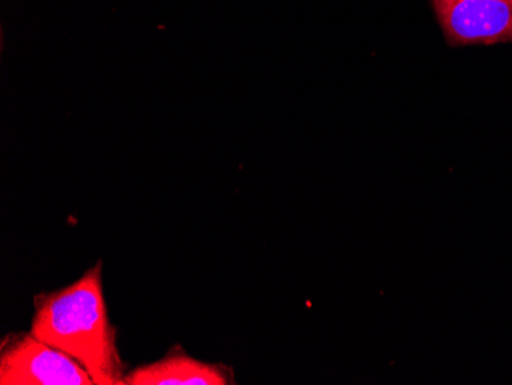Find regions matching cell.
<instances>
[{"label":"cell","instance_id":"obj_2","mask_svg":"<svg viewBox=\"0 0 512 385\" xmlns=\"http://www.w3.org/2000/svg\"><path fill=\"white\" fill-rule=\"evenodd\" d=\"M2 385H96L73 356L31 332L8 333L0 343Z\"/></svg>","mask_w":512,"mask_h":385},{"label":"cell","instance_id":"obj_4","mask_svg":"<svg viewBox=\"0 0 512 385\" xmlns=\"http://www.w3.org/2000/svg\"><path fill=\"white\" fill-rule=\"evenodd\" d=\"M234 370L217 362L192 358L175 346L163 358L135 367L125 376V385H234Z\"/></svg>","mask_w":512,"mask_h":385},{"label":"cell","instance_id":"obj_3","mask_svg":"<svg viewBox=\"0 0 512 385\" xmlns=\"http://www.w3.org/2000/svg\"><path fill=\"white\" fill-rule=\"evenodd\" d=\"M451 45L512 42V0H433Z\"/></svg>","mask_w":512,"mask_h":385},{"label":"cell","instance_id":"obj_1","mask_svg":"<svg viewBox=\"0 0 512 385\" xmlns=\"http://www.w3.org/2000/svg\"><path fill=\"white\" fill-rule=\"evenodd\" d=\"M33 303V335L77 359L96 385H125L128 372L103 295L102 263L76 283L36 295Z\"/></svg>","mask_w":512,"mask_h":385}]
</instances>
